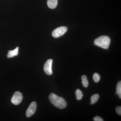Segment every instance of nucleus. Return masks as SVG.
I'll return each mask as SVG.
<instances>
[{"mask_svg": "<svg viewBox=\"0 0 121 121\" xmlns=\"http://www.w3.org/2000/svg\"><path fill=\"white\" fill-rule=\"evenodd\" d=\"M48 98L51 103L56 108L63 109L66 108L67 106L66 102L64 99L54 93L50 94Z\"/></svg>", "mask_w": 121, "mask_h": 121, "instance_id": "nucleus-1", "label": "nucleus"}, {"mask_svg": "<svg viewBox=\"0 0 121 121\" xmlns=\"http://www.w3.org/2000/svg\"><path fill=\"white\" fill-rule=\"evenodd\" d=\"M110 43V39L107 36H101L95 40L94 45L105 49H108Z\"/></svg>", "mask_w": 121, "mask_h": 121, "instance_id": "nucleus-2", "label": "nucleus"}, {"mask_svg": "<svg viewBox=\"0 0 121 121\" xmlns=\"http://www.w3.org/2000/svg\"><path fill=\"white\" fill-rule=\"evenodd\" d=\"M67 30V27L65 26H61L57 28L52 33V35L54 38H58L62 36L66 32Z\"/></svg>", "mask_w": 121, "mask_h": 121, "instance_id": "nucleus-3", "label": "nucleus"}, {"mask_svg": "<svg viewBox=\"0 0 121 121\" xmlns=\"http://www.w3.org/2000/svg\"><path fill=\"white\" fill-rule=\"evenodd\" d=\"M23 98V95L22 93L19 91H16L12 97L11 102L15 105H17L21 103Z\"/></svg>", "mask_w": 121, "mask_h": 121, "instance_id": "nucleus-4", "label": "nucleus"}, {"mask_svg": "<svg viewBox=\"0 0 121 121\" xmlns=\"http://www.w3.org/2000/svg\"><path fill=\"white\" fill-rule=\"evenodd\" d=\"M37 108V104L35 102H33L30 104L26 112V116L27 117H31L35 112Z\"/></svg>", "mask_w": 121, "mask_h": 121, "instance_id": "nucleus-5", "label": "nucleus"}, {"mask_svg": "<svg viewBox=\"0 0 121 121\" xmlns=\"http://www.w3.org/2000/svg\"><path fill=\"white\" fill-rule=\"evenodd\" d=\"M52 60H48L44 65L43 70L45 73L48 75H51L52 74Z\"/></svg>", "mask_w": 121, "mask_h": 121, "instance_id": "nucleus-6", "label": "nucleus"}, {"mask_svg": "<svg viewBox=\"0 0 121 121\" xmlns=\"http://www.w3.org/2000/svg\"><path fill=\"white\" fill-rule=\"evenodd\" d=\"M18 50H19V47H17L13 51L9 50L7 55V58H13L14 56H17L18 54Z\"/></svg>", "mask_w": 121, "mask_h": 121, "instance_id": "nucleus-7", "label": "nucleus"}, {"mask_svg": "<svg viewBox=\"0 0 121 121\" xmlns=\"http://www.w3.org/2000/svg\"><path fill=\"white\" fill-rule=\"evenodd\" d=\"M58 4V0H48L47 4L50 9H54L56 8Z\"/></svg>", "mask_w": 121, "mask_h": 121, "instance_id": "nucleus-8", "label": "nucleus"}, {"mask_svg": "<svg viewBox=\"0 0 121 121\" xmlns=\"http://www.w3.org/2000/svg\"><path fill=\"white\" fill-rule=\"evenodd\" d=\"M99 96L98 94H95L92 95L91 97L90 103L91 105L95 104L97 102L99 99Z\"/></svg>", "mask_w": 121, "mask_h": 121, "instance_id": "nucleus-9", "label": "nucleus"}, {"mask_svg": "<svg viewBox=\"0 0 121 121\" xmlns=\"http://www.w3.org/2000/svg\"><path fill=\"white\" fill-rule=\"evenodd\" d=\"M82 83L84 87H87L89 85V82L86 76L83 75L82 76Z\"/></svg>", "mask_w": 121, "mask_h": 121, "instance_id": "nucleus-10", "label": "nucleus"}, {"mask_svg": "<svg viewBox=\"0 0 121 121\" xmlns=\"http://www.w3.org/2000/svg\"><path fill=\"white\" fill-rule=\"evenodd\" d=\"M116 91L117 94L118 95V97L120 99L121 98V82L119 81L117 84L116 87Z\"/></svg>", "mask_w": 121, "mask_h": 121, "instance_id": "nucleus-11", "label": "nucleus"}, {"mask_svg": "<svg viewBox=\"0 0 121 121\" xmlns=\"http://www.w3.org/2000/svg\"><path fill=\"white\" fill-rule=\"evenodd\" d=\"M75 95L76 99L78 100H80L82 99L83 94L82 91L79 89H77L75 91Z\"/></svg>", "mask_w": 121, "mask_h": 121, "instance_id": "nucleus-12", "label": "nucleus"}, {"mask_svg": "<svg viewBox=\"0 0 121 121\" xmlns=\"http://www.w3.org/2000/svg\"><path fill=\"white\" fill-rule=\"evenodd\" d=\"M93 79L94 81L95 82H98L100 79V76L99 74L97 73H95L93 76Z\"/></svg>", "mask_w": 121, "mask_h": 121, "instance_id": "nucleus-13", "label": "nucleus"}, {"mask_svg": "<svg viewBox=\"0 0 121 121\" xmlns=\"http://www.w3.org/2000/svg\"><path fill=\"white\" fill-rule=\"evenodd\" d=\"M116 112L118 114L121 116V106H117L115 108Z\"/></svg>", "mask_w": 121, "mask_h": 121, "instance_id": "nucleus-14", "label": "nucleus"}, {"mask_svg": "<svg viewBox=\"0 0 121 121\" xmlns=\"http://www.w3.org/2000/svg\"><path fill=\"white\" fill-rule=\"evenodd\" d=\"M93 119L95 121H104L101 117H99V116L95 117L93 118Z\"/></svg>", "mask_w": 121, "mask_h": 121, "instance_id": "nucleus-15", "label": "nucleus"}]
</instances>
